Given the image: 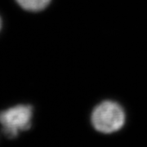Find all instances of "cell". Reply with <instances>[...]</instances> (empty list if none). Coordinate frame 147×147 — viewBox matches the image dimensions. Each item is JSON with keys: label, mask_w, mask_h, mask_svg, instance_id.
Wrapping results in <instances>:
<instances>
[{"label": "cell", "mask_w": 147, "mask_h": 147, "mask_svg": "<svg viewBox=\"0 0 147 147\" xmlns=\"http://www.w3.org/2000/svg\"><path fill=\"white\" fill-rule=\"evenodd\" d=\"M91 120L96 131L109 134L120 130L123 127L125 113L118 103L112 100H105L95 107Z\"/></svg>", "instance_id": "6da1fadb"}, {"label": "cell", "mask_w": 147, "mask_h": 147, "mask_svg": "<svg viewBox=\"0 0 147 147\" xmlns=\"http://www.w3.org/2000/svg\"><path fill=\"white\" fill-rule=\"evenodd\" d=\"M33 107L30 105H17L0 112V123L7 138L13 139L21 131L29 130L32 125Z\"/></svg>", "instance_id": "7a4b0ae2"}, {"label": "cell", "mask_w": 147, "mask_h": 147, "mask_svg": "<svg viewBox=\"0 0 147 147\" xmlns=\"http://www.w3.org/2000/svg\"><path fill=\"white\" fill-rule=\"evenodd\" d=\"M17 3L29 11H40L50 4L51 0H16Z\"/></svg>", "instance_id": "3957f363"}, {"label": "cell", "mask_w": 147, "mask_h": 147, "mask_svg": "<svg viewBox=\"0 0 147 147\" xmlns=\"http://www.w3.org/2000/svg\"><path fill=\"white\" fill-rule=\"evenodd\" d=\"M0 30H1V19H0Z\"/></svg>", "instance_id": "277c9868"}]
</instances>
